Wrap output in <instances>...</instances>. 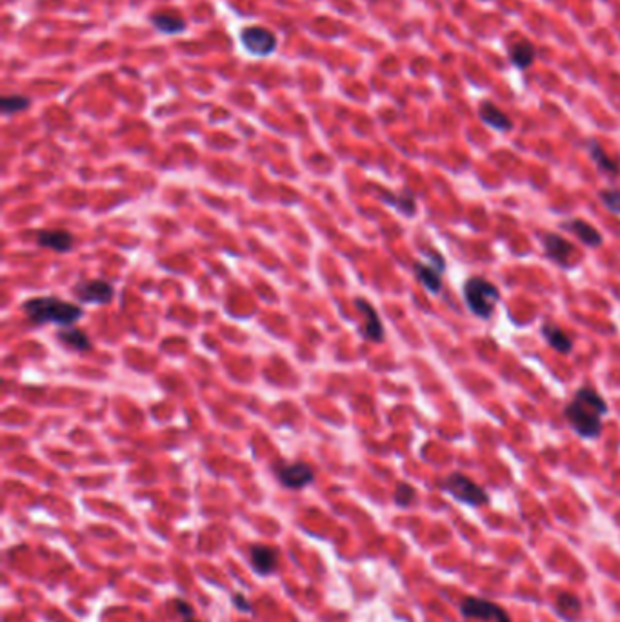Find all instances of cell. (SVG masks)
Masks as SVG:
<instances>
[{
  "label": "cell",
  "mask_w": 620,
  "mask_h": 622,
  "mask_svg": "<svg viewBox=\"0 0 620 622\" xmlns=\"http://www.w3.org/2000/svg\"><path fill=\"white\" fill-rule=\"evenodd\" d=\"M509 58L511 62L518 67V69H526L533 64L535 60V48L530 44V42H518V44L511 46L509 50Z\"/></svg>",
  "instance_id": "20"
},
{
  "label": "cell",
  "mask_w": 620,
  "mask_h": 622,
  "mask_svg": "<svg viewBox=\"0 0 620 622\" xmlns=\"http://www.w3.org/2000/svg\"><path fill=\"white\" fill-rule=\"evenodd\" d=\"M188 622H196V621H188Z\"/></svg>",
  "instance_id": "26"
},
{
  "label": "cell",
  "mask_w": 620,
  "mask_h": 622,
  "mask_svg": "<svg viewBox=\"0 0 620 622\" xmlns=\"http://www.w3.org/2000/svg\"><path fill=\"white\" fill-rule=\"evenodd\" d=\"M275 475L286 488L302 489L313 482L315 473L313 468L306 462H293V464H278L275 468Z\"/></svg>",
  "instance_id": "8"
},
{
  "label": "cell",
  "mask_w": 620,
  "mask_h": 622,
  "mask_svg": "<svg viewBox=\"0 0 620 622\" xmlns=\"http://www.w3.org/2000/svg\"><path fill=\"white\" fill-rule=\"evenodd\" d=\"M384 202H388L389 206L397 208L400 213H404L406 217H413L415 215V210H417V202L415 198L411 197V195H384Z\"/></svg>",
  "instance_id": "23"
},
{
  "label": "cell",
  "mask_w": 620,
  "mask_h": 622,
  "mask_svg": "<svg viewBox=\"0 0 620 622\" xmlns=\"http://www.w3.org/2000/svg\"><path fill=\"white\" fill-rule=\"evenodd\" d=\"M250 557H251V564L255 566V569L259 573H271L275 569V560H277V555H275V551L269 550V548H264V546H253L250 551Z\"/></svg>",
  "instance_id": "19"
},
{
  "label": "cell",
  "mask_w": 620,
  "mask_h": 622,
  "mask_svg": "<svg viewBox=\"0 0 620 622\" xmlns=\"http://www.w3.org/2000/svg\"><path fill=\"white\" fill-rule=\"evenodd\" d=\"M24 313L33 324H49L69 327L79 323L84 315L81 306L58 299V297H35L24 302Z\"/></svg>",
  "instance_id": "2"
},
{
  "label": "cell",
  "mask_w": 620,
  "mask_h": 622,
  "mask_svg": "<svg viewBox=\"0 0 620 622\" xmlns=\"http://www.w3.org/2000/svg\"><path fill=\"white\" fill-rule=\"evenodd\" d=\"M542 335H544V339L548 340V344L551 346L555 351H558V353L562 355L572 353L573 349L572 337L567 335V333L564 332V330H560L558 326H555V324H544V326H542Z\"/></svg>",
  "instance_id": "15"
},
{
  "label": "cell",
  "mask_w": 620,
  "mask_h": 622,
  "mask_svg": "<svg viewBox=\"0 0 620 622\" xmlns=\"http://www.w3.org/2000/svg\"><path fill=\"white\" fill-rule=\"evenodd\" d=\"M478 115L487 126H491L493 130H499V131H509L513 130V122L506 115L502 109H499L495 104L491 102H482L480 104V109H478Z\"/></svg>",
  "instance_id": "13"
},
{
  "label": "cell",
  "mask_w": 620,
  "mask_h": 622,
  "mask_svg": "<svg viewBox=\"0 0 620 622\" xmlns=\"http://www.w3.org/2000/svg\"><path fill=\"white\" fill-rule=\"evenodd\" d=\"M607 403L597 390L584 386L577 390L572 403L564 407V417L575 433L582 439H598L602 433V417L607 413Z\"/></svg>",
  "instance_id": "1"
},
{
  "label": "cell",
  "mask_w": 620,
  "mask_h": 622,
  "mask_svg": "<svg viewBox=\"0 0 620 622\" xmlns=\"http://www.w3.org/2000/svg\"><path fill=\"white\" fill-rule=\"evenodd\" d=\"M464 300L475 317L487 320L499 304L500 291L487 278L469 277L464 283Z\"/></svg>",
  "instance_id": "3"
},
{
  "label": "cell",
  "mask_w": 620,
  "mask_h": 622,
  "mask_svg": "<svg viewBox=\"0 0 620 622\" xmlns=\"http://www.w3.org/2000/svg\"><path fill=\"white\" fill-rule=\"evenodd\" d=\"M589 155H591L593 162L598 166V170L604 171L606 175H612V177H615V175L620 173L619 161H615V158L609 157V155L604 151L602 146H600L597 140H591V142H589Z\"/></svg>",
  "instance_id": "17"
},
{
  "label": "cell",
  "mask_w": 620,
  "mask_h": 622,
  "mask_svg": "<svg viewBox=\"0 0 620 622\" xmlns=\"http://www.w3.org/2000/svg\"><path fill=\"white\" fill-rule=\"evenodd\" d=\"M600 201L612 213L620 215V189L606 188L600 191Z\"/></svg>",
  "instance_id": "24"
},
{
  "label": "cell",
  "mask_w": 620,
  "mask_h": 622,
  "mask_svg": "<svg viewBox=\"0 0 620 622\" xmlns=\"http://www.w3.org/2000/svg\"><path fill=\"white\" fill-rule=\"evenodd\" d=\"M562 228L567 229V231H572L573 235H577V238H579L582 244H586V246H589V248L602 246V242H604L602 235L598 233L597 228H593L591 224H588L586 220H580V219L566 220V222H562Z\"/></svg>",
  "instance_id": "12"
},
{
  "label": "cell",
  "mask_w": 620,
  "mask_h": 622,
  "mask_svg": "<svg viewBox=\"0 0 620 622\" xmlns=\"http://www.w3.org/2000/svg\"><path fill=\"white\" fill-rule=\"evenodd\" d=\"M413 271H415V277L419 278V283L422 284V286H424L429 293H433V295L440 293V290H442V278H440L442 271L440 269H437L433 264H422V262H417L415 268H413Z\"/></svg>",
  "instance_id": "16"
},
{
  "label": "cell",
  "mask_w": 620,
  "mask_h": 622,
  "mask_svg": "<svg viewBox=\"0 0 620 622\" xmlns=\"http://www.w3.org/2000/svg\"><path fill=\"white\" fill-rule=\"evenodd\" d=\"M113 286L102 278H93V280H82L75 284L73 295L86 304H107L113 299Z\"/></svg>",
  "instance_id": "7"
},
{
  "label": "cell",
  "mask_w": 620,
  "mask_h": 622,
  "mask_svg": "<svg viewBox=\"0 0 620 622\" xmlns=\"http://www.w3.org/2000/svg\"><path fill=\"white\" fill-rule=\"evenodd\" d=\"M355 306L358 308L364 318H366V326H364V332L362 335L366 337L368 340L371 342H380L384 339V326H382V320H380L379 313H377V309L368 302L366 299H355Z\"/></svg>",
  "instance_id": "10"
},
{
  "label": "cell",
  "mask_w": 620,
  "mask_h": 622,
  "mask_svg": "<svg viewBox=\"0 0 620 622\" xmlns=\"http://www.w3.org/2000/svg\"><path fill=\"white\" fill-rule=\"evenodd\" d=\"M39 246L48 248V250L66 253L73 248V235L66 229H44L36 235Z\"/></svg>",
  "instance_id": "11"
},
{
  "label": "cell",
  "mask_w": 620,
  "mask_h": 622,
  "mask_svg": "<svg viewBox=\"0 0 620 622\" xmlns=\"http://www.w3.org/2000/svg\"><path fill=\"white\" fill-rule=\"evenodd\" d=\"M149 22L156 27L162 35H180L186 32V20L177 13H155L149 17Z\"/></svg>",
  "instance_id": "14"
},
{
  "label": "cell",
  "mask_w": 620,
  "mask_h": 622,
  "mask_svg": "<svg viewBox=\"0 0 620 622\" xmlns=\"http://www.w3.org/2000/svg\"><path fill=\"white\" fill-rule=\"evenodd\" d=\"M557 609L560 617L566 618V621H573L575 617H579L580 609V600L577 599L575 595H570V593H562V595H558L557 599Z\"/></svg>",
  "instance_id": "21"
},
{
  "label": "cell",
  "mask_w": 620,
  "mask_h": 622,
  "mask_svg": "<svg viewBox=\"0 0 620 622\" xmlns=\"http://www.w3.org/2000/svg\"><path fill=\"white\" fill-rule=\"evenodd\" d=\"M29 104H32V100L26 95H6L0 100V108H2L4 115H15V113L26 111L29 108Z\"/></svg>",
  "instance_id": "22"
},
{
  "label": "cell",
  "mask_w": 620,
  "mask_h": 622,
  "mask_svg": "<svg viewBox=\"0 0 620 622\" xmlns=\"http://www.w3.org/2000/svg\"><path fill=\"white\" fill-rule=\"evenodd\" d=\"M460 611L466 618L471 621H487V622H511L509 615L500 606L493 604L490 600L482 599H466L460 604Z\"/></svg>",
  "instance_id": "6"
},
{
  "label": "cell",
  "mask_w": 620,
  "mask_h": 622,
  "mask_svg": "<svg viewBox=\"0 0 620 622\" xmlns=\"http://www.w3.org/2000/svg\"><path fill=\"white\" fill-rule=\"evenodd\" d=\"M242 48L253 57H269L277 51V36L268 27L248 26L241 32Z\"/></svg>",
  "instance_id": "5"
},
{
  "label": "cell",
  "mask_w": 620,
  "mask_h": 622,
  "mask_svg": "<svg viewBox=\"0 0 620 622\" xmlns=\"http://www.w3.org/2000/svg\"><path fill=\"white\" fill-rule=\"evenodd\" d=\"M442 489L450 493L451 497L457 499V501L468 504V506H484V504L490 502L487 493L477 482H473L469 477L462 473L447 475L444 482H442Z\"/></svg>",
  "instance_id": "4"
},
{
  "label": "cell",
  "mask_w": 620,
  "mask_h": 622,
  "mask_svg": "<svg viewBox=\"0 0 620 622\" xmlns=\"http://www.w3.org/2000/svg\"><path fill=\"white\" fill-rule=\"evenodd\" d=\"M542 246H544L546 257L551 262L562 266V268H570L572 266V260L577 253L575 244H572V242L557 235V233H544Z\"/></svg>",
  "instance_id": "9"
},
{
  "label": "cell",
  "mask_w": 620,
  "mask_h": 622,
  "mask_svg": "<svg viewBox=\"0 0 620 622\" xmlns=\"http://www.w3.org/2000/svg\"><path fill=\"white\" fill-rule=\"evenodd\" d=\"M413 501H415V489L411 488L410 484H400L397 492H395V502H397L398 506L406 508Z\"/></svg>",
  "instance_id": "25"
},
{
  "label": "cell",
  "mask_w": 620,
  "mask_h": 622,
  "mask_svg": "<svg viewBox=\"0 0 620 622\" xmlns=\"http://www.w3.org/2000/svg\"><path fill=\"white\" fill-rule=\"evenodd\" d=\"M57 337L62 344H66L67 348L75 349V351H88V349H91L90 337L86 335L82 330H79V327L73 326L62 327V330L58 332Z\"/></svg>",
  "instance_id": "18"
}]
</instances>
